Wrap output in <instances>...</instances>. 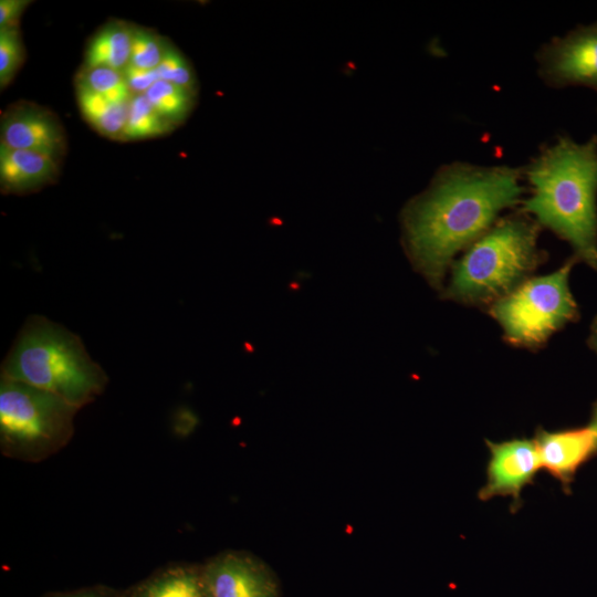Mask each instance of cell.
Returning <instances> with one entry per match:
<instances>
[{
    "label": "cell",
    "mask_w": 597,
    "mask_h": 597,
    "mask_svg": "<svg viewBox=\"0 0 597 597\" xmlns=\"http://www.w3.org/2000/svg\"><path fill=\"white\" fill-rule=\"evenodd\" d=\"M41 597H125L124 590L105 585H94L73 590L49 591Z\"/></svg>",
    "instance_id": "obj_23"
},
{
    "label": "cell",
    "mask_w": 597,
    "mask_h": 597,
    "mask_svg": "<svg viewBox=\"0 0 597 597\" xmlns=\"http://www.w3.org/2000/svg\"><path fill=\"white\" fill-rule=\"evenodd\" d=\"M76 98L83 117L96 132L104 137L122 140L129 102H111L81 85H76Z\"/></svg>",
    "instance_id": "obj_15"
},
{
    "label": "cell",
    "mask_w": 597,
    "mask_h": 597,
    "mask_svg": "<svg viewBox=\"0 0 597 597\" xmlns=\"http://www.w3.org/2000/svg\"><path fill=\"white\" fill-rule=\"evenodd\" d=\"M78 410L55 395L1 377V453L29 463L49 459L71 441Z\"/></svg>",
    "instance_id": "obj_5"
},
{
    "label": "cell",
    "mask_w": 597,
    "mask_h": 597,
    "mask_svg": "<svg viewBox=\"0 0 597 597\" xmlns=\"http://www.w3.org/2000/svg\"><path fill=\"white\" fill-rule=\"evenodd\" d=\"M76 85L114 103H128L133 98L123 71L106 66H82L76 76Z\"/></svg>",
    "instance_id": "obj_18"
},
{
    "label": "cell",
    "mask_w": 597,
    "mask_h": 597,
    "mask_svg": "<svg viewBox=\"0 0 597 597\" xmlns=\"http://www.w3.org/2000/svg\"><path fill=\"white\" fill-rule=\"evenodd\" d=\"M590 344L593 348L597 352V317L591 325Z\"/></svg>",
    "instance_id": "obj_25"
},
{
    "label": "cell",
    "mask_w": 597,
    "mask_h": 597,
    "mask_svg": "<svg viewBox=\"0 0 597 597\" xmlns=\"http://www.w3.org/2000/svg\"><path fill=\"white\" fill-rule=\"evenodd\" d=\"M55 395L78 409L105 390L108 377L82 339L42 315H31L1 365V376Z\"/></svg>",
    "instance_id": "obj_3"
},
{
    "label": "cell",
    "mask_w": 597,
    "mask_h": 597,
    "mask_svg": "<svg viewBox=\"0 0 597 597\" xmlns=\"http://www.w3.org/2000/svg\"><path fill=\"white\" fill-rule=\"evenodd\" d=\"M60 160L41 153L0 144V187L3 193L25 195L54 182Z\"/></svg>",
    "instance_id": "obj_12"
},
{
    "label": "cell",
    "mask_w": 597,
    "mask_h": 597,
    "mask_svg": "<svg viewBox=\"0 0 597 597\" xmlns=\"http://www.w3.org/2000/svg\"><path fill=\"white\" fill-rule=\"evenodd\" d=\"M537 60L547 84L583 85L597 91V22L553 39L540 50Z\"/></svg>",
    "instance_id": "obj_8"
},
{
    "label": "cell",
    "mask_w": 597,
    "mask_h": 597,
    "mask_svg": "<svg viewBox=\"0 0 597 597\" xmlns=\"http://www.w3.org/2000/svg\"><path fill=\"white\" fill-rule=\"evenodd\" d=\"M125 597H207L201 564L165 565L124 590Z\"/></svg>",
    "instance_id": "obj_13"
},
{
    "label": "cell",
    "mask_w": 597,
    "mask_h": 597,
    "mask_svg": "<svg viewBox=\"0 0 597 597\" xmlns=\"http://www.w3.org/2000/svg\"><path fill=\"white\" fill-rule=\"evenodd\" d=\"M24 61V46L18 27L0 28V87L14 78Z\"/></svg>",
    "instance_id": "obj_20"
},
{
    "label": "cell",
    "mask_w": 597,
    "mask_h": 597,
    "mask_svg": "<svg viewBox=\"0 0 597 597\" xmlns=\"http://www.w3.org/2000/svg\"><path fill=\"white\" fill-rule=\"evenodd\" d=\"M159 80L180 86L192 94H197V80L188 60L170 42L166 53L156 67Z\"/></svg>",
    "instance_id": "obj_21"
},
{
    "label": "cell",
    "mask_w": 597,
    "mask_h": 597,
    "mask_svg": "<svg viewBox=\"0 0 597 597\" xmlns=\"http://www.w3.org/2000/svg\"><path fill=\"white\" fill-rule=\"evenodd\" d=\"M168 44L169 42L156 31L134 25L129 64L139 69L156 70Z\"/></svg>",
    "instance_id": "obj_19"
},
{
    "label": "cell",
    "mask_w": 597,
    "mask_h": 597,
    "mask_svg": "<svg viewBox=\"0 0 597 597\" xmlns=\"http://www.w3.org/2000/svg\"><path fill=\"white\" fill-rule=\"evenodd\" d=\"M573 261L557 271L532 279L498 298L491 315L513 344L536 346L577 315L568 287Z\"/></svg>",
    "instance_id": "obj_6"
},
{
    "label": "cell",
    "mask_w": 597,
    "mask_h": 597,
    "mask_svg": "<svg viewBox=\"0 0 597 597\" xmlns=\"http://www.w3.org/2000/svg\"><path fill=\"white\" fill-rule=\"evenodd\" d=\"M145 96L160 116L176 127L191 112L196 95L172 83L158 80Z\"/></svg>",
    "instance_id": "obj_17"
},
{
    "label": "cell",
    "mask_w": 597,
    "mask_h": 597,
    "mask_svg": "<svg viewBox=\"0 0 597 597\" xmlns=\"http://www.w3.org/2000/svg\"><path fill=\"white\" fill-rule=\"evenodd\" d=\"M1 143L8 147L49 155L57 160L66 150V137L59 117L29 101L9 105L1 115Z\"/></svg>",
    "instance_id": "obj_9"
},
{
    "label": "cell",
    "mask_w": 597,
    "mask_h": 597,
    "mask_svg": "<svg viewBox=\"0 0 597 597\" xmlns=\"http://www.w3.org/2000/svg\"><path fill=\"white\" fill-rule=\"evenodd\" d=\"M534 441L542 469L567 486L578 468L597 451V429L591 423L556 432L541 430Z\"/></svg>",
    "instance_id": "obj_11"
},
{
    "label": "cell",
    "mask_w": 597,
    "mask_h": 597,
    "mask_svg": "<svg viewBox=\"0 0 597 597\" xmlns=\"http://www.w3.org/2000/svg\"><path fill=\"white\" fill-rule=\"evenodd\" d=\"M207 597H281L279 579L260 557L227 549L201 564Z\"/></svg>",
    "instance_id": "obj_7"
},
{
    "label": "cell",
    "mask_w": 597,
    "mask_h": 597,
    "mask_svg": "<svg viewBox=\"0 0 597 597\" xmlns=\"http://www.w3.org/2000/svg\"><path fill=\"white\" fill-rule=\"evenodd\" d=\"M133 30L134 25L121 20L105 23L90 39L83 66L124 71L130 61Z\"/></svg>",
    "instance_id": "obj_14"
},
{
    "label": "cell",
    "mask_w": 597,
    "mask_h": 597,
    "mask_svg": "<svg viewBox=\"0 0 597 597\" xmlns=\"http://www.w3.org/2000/svg\"><path fill=\"white\" fill-rule=\"evenodd\" d=\"M537 227L507 218L476 239L455 265L449 294L464 302L500 298L538 261Z\"/></svg>",
    "instance_id": "obj_4"
},
{
    "label": "cell",
    "mask_w": 597,
    "mask_h": 597,
    "mask_svg": "<svg viewBox=\"0 0 597 597\" xmlns=\"http://www.w3.org/2000/svg\"><path fill=\"white\" fill-rule=\"evenodd\" d=\"M520 169L457 163L438 172L429 190L404 216L408 251L419 270L438 283L454 254L489 230L523 191Z\"/></svg>",
    "instance_id": "obj_1"
},
{
    "label": "cell",
    "mask_w": 597,
    "mask_h": 597,
    "mask_svg": "<svg viewBox=\"0 0 597 597\" xmlns=\"http://www.w3.org/2000/svg\"><path fill=\"white\" fill-rule=\"evenodd\" d=\"M490 460L486 469V483L479 491V499L510 496L520 506L524 486L532 483L542 469L538 450L534 440L513 439L500 443L486 441Z\"/></svg>",
    "instance_id": "obj_10"
},
{
    "label": "cell",
    "mask_w": 597,
    "mask_h": 597,
    "mask_svg": "<svg viewBox=\"0 0 597 597\" xmlns=\"http://www.w3.org/2000/svg\"><path fill=\"white\" fill-rule=\"evenodd\" d=\"M593 425H594V426L596 427V429H597V409H596V412H595V417H594Z\"/></svg>",
    "instance_id": "obj_26"
},
{
    "label": "cell",
    "mask_w": 597,
    "mask_h": 597,
    "mask_svg": "<svg viewBox=\"0 0 597 597\" xmlns=\"http://www.w3.org/2000/svg\"><path fill=\"white\" fill-rule=\"evenodd\" d=\"M29 4V0H1L0 28L18 27L20 17Z\"/></svg>",
    "instance_id": "obj_24"
},
{
    "label": "cell",
    "mask_w": 597,
    "mask_h": 597,
    "mask_svg": "<svg viewBox=\"0 0 597 597\" xmlns=\"http://www.w3.org/2000/svg\"><path fill=\"white\" fill-rule=\"evenodd\" d=\"M175 126L154 108L145 94L134 95L129 102L128 118L122 140H140L166 135Z\"/></svg>",
    "instance_id": "obj_16"
},
{
    "label": "cell",
    "mask_w": 597,
    "mask_h": 597,
    "mask_svg": "<svg viewBox=\"0 0 597 597\" xmlns=\"http://www.w3.org/2000/svg\"><path fill=\"white\" fill-rule=\"evenodd\" d=\"M525 174L532 195L523 209L597 269V136L584 144L559 137Z\"/></svg>",
    "instance_id": "obj_2"
},
{
    "label": "cell",
    "mask_w": 597,
    "mask_h": 597,
    "mask_svg": "<svg viewBox=\"0 0 597 597\" xmlns=\"http://www.w3.org/2000/svg\"><path fill=\"white\" fill-rule=\"evenodd\" d=\"M133 95L145 94L159 80L156 70H145L128 64L123 71Z\"/></svg>",
    "instance_id": "obj_22"
}]
</instances>
